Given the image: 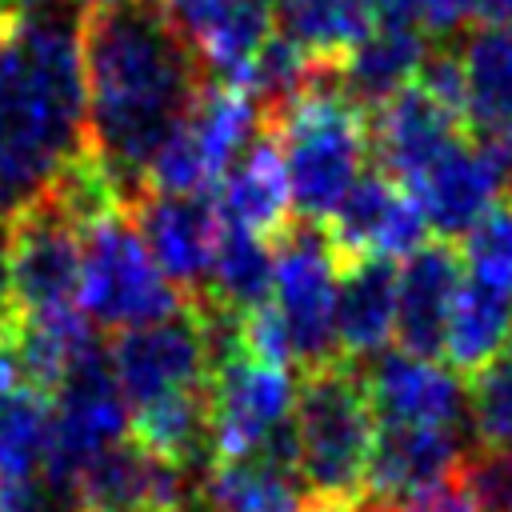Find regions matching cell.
I'll return each instance as SVG.
<instances>
[{
    "instance_id": "6da1fadb",
    "label": "cell",
    "mask_w": 512,
    "mask_h": 512,
    "mask_svg": "<svg viewBox=\"0 0 512 512\" xmlns=\"http://www.w3.org/2000/svg\"><path fill=\"white\" fill-rule=\"evenodd\" d=\"M88 148L116 172L128 204L148 192V164L204 88V60L164 0L80 12Z\"/></svg>"
},
{
    "instance_id": "30bf717a",
    "label": "cell",
    "mask_w": 512,
    "mask_h": 512,
    "mask_svg": "<svg viewBox=\"0 0 512 512\" xmlns=\"http://www.w3.org/2000/svg\"><path fill=\"white\" fill-rule=\"evenodd\" d=\"M112 372H116V384L128 408L152 404L172 392L208 388L212 364H208V340H204L200 312L184 304L168 320L116 332Z\"/></svg>"
},
{
    "instance_id": "d590c367",
    "label": "cell",
    "mask_w": 512,
    "mask_h": 512,
    "mask_svg": "<svg viewBox=\"0 0 512 512\" xmlns=\"http://www.w3.org/2000/svg\"><path fill=\"white\" fill-rule=\"evenodd\" d=\"M472 16L480 24H512V0H472Z\"/></svg>"
},
{
    "instance_id": "d6a6232c",
    "label": "cell",
    "mask_w": 512,
    "mask_h": 512,
    "mask_svg": "<svg viewBox=\"0 0 512 512\" xmlns=\"http://www.w3.org/2000/svg\"><path fill=\"white\" fill-rule=\"evenodd\" d=\"M416 84L436 100L444 104L456 120L468 124V76H464V56L452 52V48H428L420 68H416Z\"/></svg>"
},
{
    "instance_id": "8d00e7d4",
    "label": "cell",
    "mask_w": 512,
    "mask_h": 512,
    "mask_svg": "<svg viewBox=\"0 0 512 512\" xmlns=\"http://www.w3.org/2000/svg\"><path fill=\"white\" fill-rule=\"evenodd\" d=\"M304 512H376V508H368L360 500H316V496H308Z\"/></svg>"
},
{
    "instance_id": "4dcf8cb0",
    "label": "cell",
    "mask_w": 512,
    "mask_h": 512,
    "mask_svg": "<svg viewBox=\"0 0 512 512\" xmlns=\"http://www.w3.org/2000/svg\"><path fill=\"white\" fill-rule=\"evenodd\" d=\"M468 416L484 448L512 452V348L472 380Z\"/></svg>"
},
{
    "instance_id": "44dd1931",
    "label": "cell",
    "mask_w": 512,
    "mask_h": 512,
    "mask_svg": "<svg viewBox=\"0 0 512 512\" xmlns=\"http://www.w3.org/2000/svg\"><path fill=\"white\" fill-rule=\"evenodd\" d=\"M408 188L420 200L436 240H452V244L464 240L504 196L496 172L488 168V160L476 152L472 140H460L456 148H448Z\"/></svg>"
},
{
    "instance_id": "603a6c76",
    "label": "cell",
    "mask_w": 512,
    "mask_h": 512,
    "mask_svg": "<svg viewBox=\"0 0 512 512\" xmlns=\"http://www.w3.org/2000/svg\"><path fill=\"white\" fill-rule=\"evenodd\" d=\"M52 396H44L16 360V340L0 344V480L44 476Z\"/></svg>"
},
{
    "instance_id": "5b68a950",
    "label": "cell",
    "mask_w": 512,
    "mask_h": 512,
    "mask_svg": "<svg viewBox=\"0 0 512 512\" xmlns=\"http://www.w3.org/2000/svg\"><path fill=\"white\" fill-rule=\"evenodd\" d=\"M80 308L104 332L168 320L184 308L180 288L156 268L132 212H116L80 232Z\"/></svg>"
},
{
    "instance_id": "f546056e",
    "label": "cell",
    "mask_w": 512,
    "mask_h": 512,
    "mask_svg": "<svg viewBox=\"0 0 512 512\" xmlns=\"http://www.w3.org/2000/svg\"><path fill=\"white\" fill-rule=\"evenodd\" d=\"M216 512H304L300 480L264 460H228L196 484Z\"/></svg>"
},
{
    "instance_id": "277c9868",
    "label": "cell",
    "mask_w": 512,
    "mask_h": 512,
    "mask_svg": "<svg viewBox=\"0 0 512 512\" xmlns=\"http://www.w3.org/2000/svg\"><path fill=\"white\" fill-rule=\"evenodd\" d=\"M296 472L316 500H360L376 440V412L364 372L352 360L308 368L296 384Z\"/></svg>"
},
{
    "instance_id": "ba28073f",
    "label": "cell",
    "mask_w": 512,
    "mask_h": 512,
    "mask_svg": "<svg viewBox=\"0 0 512 512\" xmlns=\"http://www.w3.org/2000/svg\"><path fill=\"white\" fill-rule=\"evenodd\" d=\"M124 424H128V400L116 384L112 360L104 356V348H96L52 392L44 480L68 508H72V488H76L80 472L104 448L124 440Z\"/></svg>"
},
{
    "instance_id": "e0dca14e",
    "label": "cell",
    "mask_w": 512,
    "mask_h": 512,
    "mask_svg": "<svg viewBox=\"0 0 512 512\" xmlns=\"http://www.w3.org/2000/svg\"><path fill=\"white\" fill-rule=\"evenodd\" d=\"M464 256L452 240H428L396 268V340L412 356L444 352L448 316L464 288Z\"/></svg>"
},
{
    "instance_id": "7a4b0ae2",
    "label": "cell",
    "mask_w": 512,
    "mask_h": 512,
    "mask_svg": "<svg viewBox=\"0 0 512 512\" xmlns=\"http://www.w3.org/2000/svg\"><path fill=\"white\" fill-rule=\"evenodd\" d=\"M88 148L80 12L24 0L0 12V224Z\"/></svg>"
},
{
    "instance_id": "74e56055",
    "label": "cell",
    "mask_w": 512,
    "mask_h": 512,
    "mask_svg": "<svg viewBox=\"0 0 512 512\" xmlns=\"http://www.w3.org/2000/svg\"><path fill=\"white\" fill-rule=\"evenodd\" d=\"M76 8H100V4H120V0H72Z\"/></svg>"
},
{
    "instance_id": "7402d4cb",
    "label": "cell",
    "mask_w": 512,
    "mask_h": 512,
    "mask_svg": "<svg viewBox=\"0 0 512 512\" xmlns=\"http://www.w3.org/2000/svg\"><path fill=\"white\" fill-rule=\"evenodd\" d=\"M396 336V268L392 260H356L340 268L336 340L340 356L364 364Z\"/></svg>"
},
{
    "instance_id": "ac0fdd59",
    "label": "cell",
    "mask_w": 512,
    "mask_h": 512,
    "mask_svg": "<svg viewBox=\"0 0 512 512\" xmlns=\"http://www.w3.org/2000/svg\"><path fill=\"white\" fill-rule=\"evenodd\" d=\"M464 456L460 428H424V424H380L364 472V504L388 508L416 488L448 476Z\"/></svg>"
},
{
    "instance_id": "9c48e42d",
    "label": "cell",
    "mask_w": 512,
    "mask_h": 512,
    "mask_svg": "<svg viewBox=\"0 0 512 512\" xmlns=\"http://www.w3.org/2000/svg\"><path fill=\"white\" fill-rule=\"evenodd\" d=\"M208 408H212V456L216 464L256 456L284 424H292L296 384L288 368L264 364L256 356L236 352L212 364L208 380Z\"/></svg>"
},
{
    "instance_id": "836d02e7",
    "label": "cell",
    "mask_w": 512,
    "mask_h": 512,
    "mask_svg": "<svg viewBox=\"0 0 512 512\" xmlns=\"http://www.w3.org/2000/svg\"><path fill=\"white\" fill-rule=\"evenodd\" d=\"M472 16V0H416V24L420 32L452 36Z\"/></svg>"
},
{
    "instance_id": "83f0119b",
    "label": "cell",
    "mask_w": 512,
    "mask_h": 512,
    "mask_svg": "<svg viewBox=\"0 0 512 512\" xmlns=\"http://www.w3.org/2000/svg\"><path fill=\"white\" fill-rule=\"evenodd\" d=\"M468 128H512V24H484L464 44Z\"/></svg>"
},
{
    "instance_id": "5bb4252c",
    "label": "cell",
    "mask_w": 512,
    "mask_h": 512,
    "mask_svg": "<svg viewBox=\"0 0 512 512\" xmlns=\"http://www.w3.org/2000/svg\"><path fill=\"white\" fill-rule=\"evenodd\" d=\"M188 472L136 440L104 448L72 488V512H184L192 500Z\"/></svg>"
},
{
    "instance_id": "2e32d148",
    "label": "cell",
    "mask_w": 512,
    "mask_h": 512,
    "mask_svg": "<svg viewBox=\"0 0 512 512\" xmlns=\"http://www.w3.org/2000/svg\"><path fill=\"white\" fill-rule=\"evenodd\" d=\"M464 132L468 124L456 120L444 104H436L416 80L368 112V140L380 160V172L400 184L424 176L448 148L464 140Z\"/></svg>"
},
{
    "instance_id": "3957f363",
    "label": "cell",
    "mask_w": 512,
    "mask_h": 512,
    "mask_svg": "<svg viewBox=\"0 0 512 512\" xmlns=\"http://www.w3.org/2000/svg\"><path fill=\"white\" fill-rule=\"evenodd\" d=\"M264 128H272L280 140L292 212H300L308 224H324L360 180V168L372 152L368 112L344 96L340 60L324 56L312 84L296 100L264 112Z\"/></svg>"
},
{
    "instance_id": "f35d334b",
    "label": "cell",
    "mask_w": 512,
    "mask_h": 512,
    "mask_svg": "<svg viewBox=\"0 0 512 512\" xmlns=\"http://www.w3.org/2000/svg\"><path fill=\"white\" fill-rule=\"evenodd\" d=\"M272 4H284V0H272Z\"/></svg>"
},
{
    "instance_id": "4fadbf2b",
    "label": "cell",
    "mask_w": 512,
    "mask_h": 512,
    "mask_svg": "<svg viewBox=\"0 0 512 512\" xmlns=\"http://www.w3.org/2000/svg\"><path fill=\"white\" fill-rule=\"evenodd\" d=\"M132 220L156 260V268L180 288L184 304L200 300L208 288L216 240L224 228L216 216V204H208L204 196L144 192L132 204Z\"/></svg>"
},
{
    "instance_id": "4316f807",
    "label": "cell",
    "mask_w": 512,
    "mask_h": 512,
    "mask_svg": "<svg viewBox=\"0 0 512 512\" xmlns=\"http://www.w3.org/2000/svg\"><path fill=\"white\" fill-rule=\"evenodd\" d=\"M272 280H276V248L264 236L240 232V228H220L216 240V260L208 272V288L200 300H212L232 312H252L272 300ZM196 304V300H192Z\"/></svg>"
},
{
    "instance_id": "cb8c5ba5",
    "label": "cell",
    "mask_w": 512,
    "mask_h": 512,
    "mask_svg": "<svg viewBox=\"0 0 512 512\" xmlns=\"http://www.w3.org/2000/svg\"><path fill=\"white\" fill-rule=\"evenodd\" d=\"M428 44L424 32L412 24H376L344 60H340V88L352 104L372 112L380 100L400 92L416 80Z\"/></svg>"
},
{
    "instance_id": "1f68e13d",
    "label": "cell",
    "mask_w": 512,
    "mask_h": 512,
    "mask_svg": "<svg viewBox=\"0 0 512 512\" xmlns=\"http://www.w3.org/2000/svg\"><path fill=\"white\" fill-rule=\"evenodd\" d=\"M460 256H464V268L472 272V280L512 296V208H492L464 236Z\"/></svg>"
},
{
    "instance_id": "9a60e30c",
    "label": "cell",
    "mask_w": 512,
    "mask_h": 512,
    "mask_svg": "<svg viewBox=\"0 0 512 512\" xmlns=\"http://www.w3.org/2000/svg\"><path fill=\"white\" fill-rule=\"evenodd\" d=\"M372 412L380 424H424V428H464L468 392L456 372L428 356L380 352L360 364Z\"/></svg>"
},
{
    "instance_id": "f1b7e54d",
    "label": "cell",
    "mask_w": 512,
    "mask_h": 512,
    "mask_svg": "<svg viewBox=\"0 0 512 512\" xmlns=\"http://www.w3.org/2000/svg\"><path fill=\"white\" fill-rule=\"evenodd\" d=\"M276 20L288 40L328 60H344L380 24L376 0H284Z\"/></svg>"
},
{
    "instance_id": "8992f818",
    "label": "cell",
    "mask_w": 512,
    "mask_h": 512,
    "mask_svg": "<svg viewBox=\"0 0 512 512\" xmlns=\"http://www.w3.org/2000/svg\"><path fill=\"white\" fill-rule=\"evenodd\" d=\"M264 128V108L240 84L216 80L204 84L184 112V120L168 132L148 164V192H180L200 196L220 184L232 160L256 140Z\"/></svg>"
},
{
    "instance_id": "52a82bcc",
    "label": "cell",
    "mask_w": 512,
    "mask_h": 512,
    "mask_svg": "<svg viewBox=\"0 0 512 512\" xmlns=\"http://www.w3.org/2000/svg\"><path fill=\"white\" fill-rule=\"evenodd\" d=\"M276 280L272 304L284 316L292 364L300 372L324 368L340 356L336 340V288H340V260L320 224L292 220L276 240Z\"/></svg>"
},
{
    "instance_id": "7c38bea8",
    "label": "cell",
    "mask_w": 512,
    "mask_h": 512,
    "mask_svg": "<svg viewBox=\"0 0 512 512\" xmlns=\"http://www.w3.org/2000/svg\"><path fill=\"white\" fill-rule=\"evenodd\" d=\"M320 228L340 268L356 260H404L420 244H428L432 232L412 188L384 172L360 176Z\"/></svg>"
},
{
    "instance_id": "484cf974",
    "label": "cell",
    "mask_w": 512,
    "mask_h": 512,
    "mask_svg": "<svg viewBox=\"0 0 512 512\" xmlns=\"http://www.w3.org/2000/svg\"><path fill=\"white\" fill-rule=\"evenodd\" d=\"M132 440L184 472L200 468L204 456H212V408L208 388H188L160 396L152 404L132 408Z\"/></svg>"
},
{
    "instance_id": "e575fe53",
    "label": "cell",
    "mask_w": 512,
    "mask_h": 512,
    "mask_svg": "<svg viewBox=\"0 0 512 512\" xmlns=\"http://www.w3.org/2000/svg\"><path fill=\"white\" fill-rule=\"evenodd\" d=\"M376 16L380 24H416V0H376Z\"/></svg>"
},
{
    "instance_id": "8fae6325",
    "label": "cell",
    "mask_w": 512,
    "mask_h": 512,
    "mask_svg": "<svg viewBox=\"0 0 512 512\" xmlns=\"http://www.w3.org/2000/svg\"><path fill=\"white\" fill-rule=\"evenodd\" d=\"M0 232L16 304L24 316L68 308L80 300V232L56 212L48 196H36L20 212H12Z\"/></svg>"
},
{
    "instance_id": "d6986e66",
    "label": "cell",
    "mask_w": 512,
    "mask_h": 512,
    "mask_svg": "<svg viewBox=\"0 0 512 512\" xmlns=\"http://www.w3.org/2000/svg\"><path fill=\"white\" fill-rule=\"evenodd\" d=\"M216 216L224 228H240L264 240H276L292 224V188L272 128H260L256 140L220 176Z\"/></svg>"
},
{
    "instance_id": "d4e9b609",
    "label": "cell",
    "mask_w": 512,
    "mask_h": 512,
    "mask_svg": "<svg viewBox=\"0 0 512 512\" xmlns=\"http://www.w3.org/2000/svg\"><path fill=\"white\" fill-rule=\"evenodd\" d=\"M508 348H512V296L480 280H464L444 332V356L452 372L476 380Z\"/></svg>"
},
{
    "instance_id": "ffe728a7",
    "label": "cell",
    "mask_w": 512,
    "mask_h": 512,
    "mask_svg": "<svg viewBox=\"0 0 512 512\" xmlns=\"http://www.w3.org/2000/svg\"><path fill=\"white\" fill-rule=\"evenodd\" d=\"M208 72L236 84L276 32L272 0H164Z\"/></svg>"
}]
</instances>
